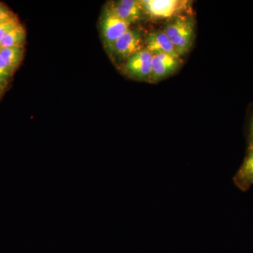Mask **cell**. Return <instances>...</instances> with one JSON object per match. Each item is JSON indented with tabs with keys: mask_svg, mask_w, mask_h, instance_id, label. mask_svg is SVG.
<instances>
[{
	"mask_svg": "<svg viewBox=\"0 0 253 253\" xmlns=\"http://www.w3.org/2000/svg\"><path fill=\"white\" fill-rule=\"evenodd\" d=\"M146 49L145 36L140 29L129 28L121 38L106 47L113 59L126 61L141 50Z\"/></svg>",
	"mask_w": 253,
	"mask_h": 253,
	"instance_id": "obj_3",
	"label": "cell"
},
{
	"mask_svg": "<svg viewBox=\"0 0 253 253\" xmlns=\"http://www.w3.org/2000/svg\"><path fill=\"white\" fill-rule=\"evenodd\" d=\"M163 31L172 42L180 57L191 51L195 40V20L191 14L169 20Z\"/></svg>",
	"mask_w": 253,
	"mask_h": 253,
	"instance_id": "obj_1",
	"label": "cell"
},
{
	"mask_svg": "<svg viewBox=\"0 0 253 253\" xmlns=\"http://www.w3.org/2000/svg\"><path fill=\"white\" fill-rule=\"evenodd\" d=\"M20 23L18 21V18H16L14 19L11 20L9 22L0 24V43L4 39V37L6 36L9 31H11L13 28L16 27Z\"/></svg>",
	"mask_w": 253,
	"mask_h": 253,
	"instance_id": "obj_13",
	"label": "cell"
},
{
	"mask_svg": "<svg viewBox=\"0 0 253 253\" xmlns=\"http://www.w3.org/2000/svg\"><path fill=\"white\" fill-rule=\"evenodd\" d=\"M16 15L2 3H0V24L9 22L16 18Z\"/></svg>",
	"mask_w": 253,
	"mask_h": 253,
	"instance_id": "obj_14",
	"label": "cell"
},
{
	"mask_svg": "<svg viewBox=\"0 0 253 253\" xmlns=\"http://www.w3.org/2000/svg\"><path fill=\"white\" fill-rule=\"evenodd\" d=\"M145 46L152 54L165 53L179 56L172 42L163 30H157L148 33L145 36Z\"/></svg>",
	"mask_w": 253,
	"mask_h": 253,
	"instance_id": "obj_8",
	"label": "cell"
},
{
	"mask_svg": "<svg viewBox=\"0 0 253 253\" xmlns=\"http://www.w3.org/2000/svg\"><path fill=\"white\" fill-rule=\"evenodd\" d=\"M234 183L240 189L246 191L253 184V145L249 146L242 166L234 177Z\"/></svg>",
	"mask_w": 253,
	"mask_h": 253,
	"instance_id": "obj_9",
	"label": "cell"
},
{
	"mask_svg": "<svg viewBox=\"0 0 253 253\" xmlns=\"http://www.w3.org/2000/svg\"><path fill=\"white\" fill-rule=\"evenodd\" d=\"M153 54L144 49L126 60L123 71L129 77L141 81H149L152 70Z\"/></svg>",
	"mask_w": 253,
	"mask_h": 253,
	"instance_id": "obj_4",
	"label": "cell"
},
{
	"mask_svg": "<svg viewBox=\"0 0 253 253\" xmlns=\"http://www.w3.org/2000/svg\"><path fill=\"white\" fill-rule=\"evenodd\" d=\"M4 88L2 87V86H0V98H1V95H2L3 92H4Z\"/></svg>",
	"mask_w": 253,
	"mask_h": 253,
	"instance_id": "obj_16",
	"label": "cell"
},
{
	"mask_svg": "<svg viewBox=\"0 0 253 253\" xmlns=\"http://www.w3.org/2000/svg\"><path fill=\"white\" fill-rule=\"evenodd\" d=\"M253 116L252 120H251V126H250V133H249V146H253Z\"/></svg>",
	"mask_w": 253,
	"mask_h": 253,
	"instance_id": "obj_15",
	"label": "cell"
},
{
	"mask_svg": "<svg viewBox=\"0 0 253 253\" xmlns=\"http://www.w3.org/2000/svg\"><path fill=\"white\" fill-rule=\"evenodd\" d=\"M190 1L186 0H141L144 16L152 20H170L188 14Z\"/></svg>",
	"mask_w": 253,
	"mask_h": 253,
	"instance_id": "obj_2",
	"label": "cell"
},
{
	"mask_svg": "<svg viewBox=\"0 0 253 253\" xmlns=\"http://www.w3.org/2000/svg\"><path fill=\"white\" fill-rule=\"evenodd\" d=\"M182 63L179 56L165 53L153 54L152 70L149 83H158L169 77L180 68Z\"/></svg>",
	"mask_w": 253,
	"mask_h": 253,
	"instance_id": "obj_6",
	"label": "cell"
},
{
	"mask_svg": "<svg viewBox=\"0 0 253 253\" xmlns=\"http://www.w3.org/2000/svg\"><path fill=\"white\" fill-rule=\"evenodd\" d=\"M131 25L118 18L107 7L101 18V33L105 47L112 44L130 28Z\"/></svg>",
	"mask_w": 253,
	"mask_h": 253,
	"instance_id": "obj_5",
	"label": "cell"
},
{
	"mask_svg": "<svg viewBox=\"0 0 253 253\" xmlns=\"http://www.w3.org/2000/svg\"><path fill=\"white\" fill-rule=\"evenodd\" d=\"M107 8L118 18L130 25L140 21L144 16L139 0L113 1L108 4Z\"/></svg>",
	"mask_w": 253,
	"mask_h": 253,
	"instance_id": "obj_7",
	"label": "cell"
},
{
	"mask_svg": "<svg viewBox=\"0 0 253 253\" xmlns=\"http://www.w3.org/2000/svg\"><path fill=\"white\" fill-rule=\"evenodd\" d=\"M26 42V31L20 23L6 34L0 43L1 48L13 47V46H24Z\"/></svg>",
	"mask_w": 253,
	"mask_h": 253,
	"instance_id": "obj_11",
	"label": "cell"
},
{
	"mask_svg": "<svg viewBox=\"0 0 253 253\" xmlns=\"http://www.w3.org/2000/svg\"><path fill=\"white\" fill-rule=\"evenodd\" d=\"M24 52V46H13L0 49V55L13 73L21 64Z\"/></svg>",
	"mask_w": 253,
	"mask_h": 253,
	"instance_id": "obj_10",
	"label": "cell"
},
{
	"mask_svg": "<svg viewBox=\"0 0 253 253\" xmlns=\"http://www.w3.org/2000/svg\"><path fill=\"white\" fill-rule=\"evenodd\" d=\"M13 74L14 73L11 72L9 66L0 55V86L5 89Z\"/></svg>",
	"mask_w": 253,
	"mask_h": 253,
	"instance_id": "obj_12",
	"label": "cell"
}]
</instances>
